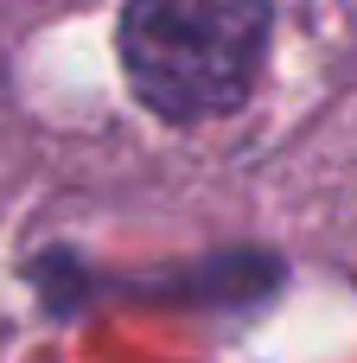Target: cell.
Masks as SVG:
<instances>
[{"instance_id":"1","label":"cell","mask_w":357,"mask_h":363,"mask_svg":"<svg viewBox=\"0 0 357 363\" xmlns=\"http://www.w3.org/2000/svg\"><path fill=\"white\" fill-rule=\"evenodd\" d=\"M268 45L262 0H128L121 64L147 108L166 121H204L249 96Z\"/></svg>"}]
</instances>
